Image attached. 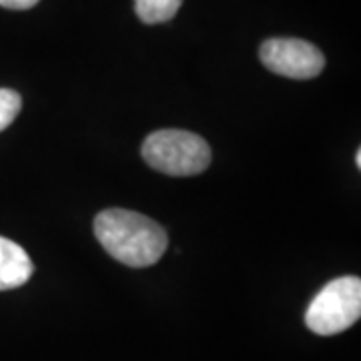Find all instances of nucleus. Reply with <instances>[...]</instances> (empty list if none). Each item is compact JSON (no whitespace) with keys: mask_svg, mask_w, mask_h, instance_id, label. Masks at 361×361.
<instances>
[{"mask_svg":"<svg viewBox=\"0 0 361 361\" xmlns=\"http://www.w3.org/2000/svg\"><path fill=\"white\" fill-rule=\"evenodd\" d=\"M37 4H39V0H0V6L11 8V11H26Z\"/></svg>","mask_w":361,"mask_h":361,"instance_id":"8","label":"nucleus"},{"mask_svg":"<svg viewBox=\"0 0 361 361\" xmlns=\"http://www.w3.org/2000/svg\"><path fill=\"white\" fill-rule=\"evenodd\" d=\"M35 273V265L25 249L0 237V291L25 285Z\"/></svg>","mask_w":361,"mask_h":361,"instance_id":"5","label":"nucleus"},{"mask_svg":"<svg viewBox=\"0 0 361 361\" xmlns=\"http://www.w3.org/2000/svg\"><path fill=\"white\" fill-rule=\"evenodd\" d=\"M142 159L159 173L171 177H193L211 165V149L205 139L195 133L165 129L145 139Z\"/></svg>","mask_w":361,"mask_h":361,"instance_id":"2","label":"nucleus"},{"mask_svg":"<svg viewBox=\"0 0 361 361\" xmlns=\"http://www.w3.org/2000/svg\"><path fill=\"white\" fill-rule=\"evenodd\" d=\"M23 99L16 90L0 89V133L11 127L13 121L20 113Z\"/></svg>","mask_w":361,"mask_h":361,"instance_id":"7","label":"nucleus"},{"mask_svg":"<svg viewBox=\"0 0 361 361\" xmlns=\"http://www.w3.org/2000/svg\"><path fill=\"white\" fill-rule=\"evenodd\" d=\"M355 163H357V167H361V151H357V155H355Z\"/></svg>","mask_w":361,"mask_h":361,"instance_id":"9","label":"nucleus"},{"mask_svg":"<svg viewBox=\"0 0 361 361\" xmlns=\"http://www.w3.org/2000/svg\"><path fill=\"white\" fill-rule=\"evenodd\" d=\"M94 235L104 251L123 265L151 267L165 255V229L147 215L127 209H106L94 217Z\"/></svg>","mask_w":361,"mask_h":361,"instance_id":"1","label":"nucleus"},{"mask_svg":"<svg viewBox=\"0 0 361 361\" xmlns=\"http://www.w3.org/2000/svg\"><path fill=\"white\" fill-rule=\"evenodd\" d=\"M261 63L271 73L295 80H310L325 68L323 52L301 39H269L261 44Z\"/></svg>","mask_w":361,"mask_h":361,"instance_id":"4","label":"nucleus"},{"mask_svg":"<svg viewBox=\"0 0 361 361\" xmlns=\"http://www.w3.org/2000/svg\"><path fill=\"white\" fill-rule=\"evenodd\" d=\"M183 0H135V8L142 23L159 25L167 23L179 13Z\"/></svg>","mask_w":361,"mask_h":361,"instance_id":"6","label":"nucleus"},{"mask_svg":"<svg viewBox=\"0 0 361 361\" xmlns=\"http://www.w3.org/2000/svg\"><path fill=\"white\" fill-rule=\"evenodd\" d=\"M361 315L360 277H339L313 297L305 323L317 336H336L349 329Z\"/></svg>","mask_w":361,"mask_h":361,"instance_id":"3","label":"nucleus"}]
</instances>
